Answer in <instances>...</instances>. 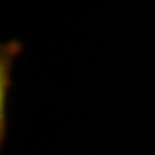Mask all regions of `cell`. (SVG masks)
Here are the masks:
<instances>
[]
</instances>
